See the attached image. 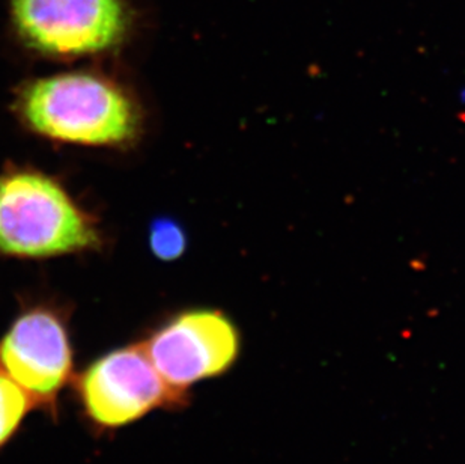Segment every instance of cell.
<instances>
[{
    "label": "cell",
    "mask_w": 465,
    "mask_h": 464,
    "mask_svg": "<svg viewBox=\"0 0 465 464\" xmlns=\"http://www.w3.org/2000/svg\"><path fill=\"white\" fill-rule=\"evenodd\" d=\"M18 110L31 130L66 144H128L141 126V114L127 91L93 73L34 80L18 96Z\"/></svg>",
    "instance_id": "obj_1"
},
{
    "label": "cell",
    "mask_w": 465,
    "mask_h": 464,
    "mask_svg": "<svg viewBox=\"0 0 465 464\" xmlns=\"http://www.w3.org/2000/svg\"><path fill=\"white\" fill-rule=\"evenodd\" d=\"M100 243L94 220L59 183L40 172L0 176V252L47 258L93 249Z\"/></svg>",
    "instance_id": "obj_2"
},
{
    "label": "cell",
    "mask_w": 465,
    "mask_h": 464,
    "mask_svg": "<svg viewBox=\"0 0 465 464\" xmlns=\"http://www.w3.org/2000/svg\"><path fill=\"white\" fill-rule=\"evenodd\" d=\"M71 386L84 424L98 436L136 424L155 410H178L190 399L164 383L141 342L98 356Z\"/></svg>",
    "instance_id": "obj_3"
},
{
    "label": "cell",
    "mask_w": 465,
    "mask_h": 464,
    "mask_svg": "<svg viewBox=\"0 0 465 464\" xmlns=\"http://www.w3.org/2000/svg\"><path fill=\"white\" fill-rule=\"evenodd\" d=\"M0 371L15 381L36 410L57 418L75 376L74 348L64 317L49 307L18 314L0 338Z\"/></svg>",
    "instance_id": "obj_4"
},
{
    "label": "cell",
    "mask_w": 465,
    "mask_h": 464,
    "mask_svg": "<svg viewBox=\"0 0 465 464\" xmlns=\"http://www.w3.org/2000/svg\"><path fill=\"white\" fill-rule=\"evenodd\" d=\"M141 344L164 383L184 395L196 383L224 374L240 355L237 328L215 309L181 312Z\"/></svg>",
    "instance_id": "obj_5"
},
{
    "label": "cell",
    "mask_w": 465,
    "mask_h": 464,
    "mask_svg": "<svg viewBox=\"0 0 465 464\" xmlns=\"http://www.w3.org/2000/svg\"><path fill=\"white\" fill-rule=\"evenodd\" d=\"M13 20L29 47L57 57L110 50L128 27L123 0H13Z\"/></svg>",
    "instance_id": "obj_6"
},
{
    "label": "cell",
    "mask_w": 465,
    "mask_h": 464,
    "mask_svg": "<svg viewBox=\"0 0 465 464\" xmlns=\"http://www.w3.org/2000/svg\"><path fill=\"white\" fill-rule=\"evenodd\" d=\"M34 409L31 397L0 371V451L17 436Z\"/></svg>",
    "instance_id": "obj_7"
},
{
    "label": "cell",
    "mask_w": 465,
    "mask_h": 464,
    "mask_svg": "<svg viewBox=\"0 0 465 464\" xmlns=\"http://www.w3.org/2000/svg\"><path fill=\"white\" fill-rule=\"evenodd\" d=\"M185 245L187 240L184 231L173 220H155L151 227L150 246L157 258L164 261L176 259L184 252Z\"/></svg>",
    "instance_id": "obj_8"
}]
</instances>
